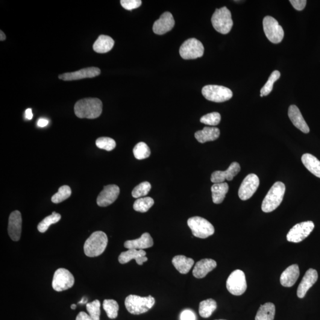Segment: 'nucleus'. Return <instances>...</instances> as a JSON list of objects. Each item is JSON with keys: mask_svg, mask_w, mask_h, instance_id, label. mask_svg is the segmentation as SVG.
<instances>
[{"mask_svg": "<svg viewBox=\"0 0 320 320\" xmlns=\"http://www.w3.org/2000/svg\"><path fill=\"white\" fill-rule=\"evenodd\" d=\"M102 102L98 98L81 99L75 105V114L81 119L98 118L102 113Z\"/></svg>", "mask_w": 320, "mask_h": 320, "instance_id": "obj_1", "label": "nucleus"}, {"mask_svg": "<svg viewBox=\"0 0 320 320\" xmlns=\"http://www.w3.org/2000/svg\"><path fill=\"white\" fill-rule=\"evenodd\" d=\"M107 235L103 231H96L85 242L84 253L90 257L99 256L107 249Z\"/></svg>", "mask_w": 320, "mask_h": 320, "instance_id": "obj_2", "label": "nucleus"}, {"mask_svg": "<svg viewBox=\"0 0 320 320\" xmlns=\"http://www.w3.org/2000/svg\"><path fill=\"white\" fill-rule=\"evenodd\" d=\"M285 186L281 181H277L273 185L268 194L263 199L262 210L264 213H271L280 206L283 201Z\"/></svg>", "mask_w": 320, "mask_h": 320, "instance_id": "obj_3", "label": "nucleus"}, {"mask_svg": "<svg viewBox=\"0 0 320 320\" xmlns=\"http://www.w3.org/2000/svg\"><path fill=\"white\" fill-rule=\"evenodd\" d=\"M155 299L151 295L142 297L136 295H130L125 299L126 309L132 314L139 315L147 312L155 304Z\"/></svg>", "mask_w": 320, "mask_h": 320, "instance_id": "obj_4", "label": "nucleus"}, {"mask_svg": "<svg viewBox=\"0 0 320 320\" xmlns=\"http://www.w3.org/2000/svg\"><path fill=\"white\" fill-rule=\"evenodd\" d=\"M211 22L214 29L223 35L228 34L233 26L231 13L226 7L217 8L213 15Z\"/></svg>", "mask_w": 320, "mask_h": 320, "instance_id": "obj_5", "label": "nucleus"}, {"mask_svg": "<svg viewBox=\"0 0 320 320\" xmlns=\"http://www.w3.org/2000/svg\"><path fill=\"white\" fill-rule=\"evenodd\" d=\"M187 225L196 237L207 239L215 233V228L211 222L200 216L192 217L188 219Z\"/></svg>", "mask_w": 320, "mask_h": 320, "instance_id": "obj_6", "label": "nucleus"}, {"mask_svg": "<svg viewBox=\"0 0 320 320\" xmlns=\"http://www.w3.org/2000/svg\"><path fill=\"white\" fill-rule=\"evenodd\" d=\"M202 93L208 101L216 103L229 101L233 96V92L230 89L217 85H208L204 87Z\"/></svg>", "mask_w": 320, "mask_h": 320, "instance_id": "obj_7", "label": "nucleus"}, {"mask_svg": "<svg viewBox=\"0 0 320 320\" xmlns=\"http://www.w3.org/2000/svg\"><path fill=\"white\" fill-rule=\"evenodd\" d=\"M264 32L267 38L273 43H280L283 40L284 31L274 17L266 16L263 22Z\"/></svg>", "mask_w": 320, "mask_h": 320, "instance_id": "obj_8", "label": "nucleus"}, {"mask_svg": "<svg viewBox=\"0 0 320 320\" xmlns=\"http://www.w3.org/2000/svg\"><path fill=\"white\" fill-rule=\"evenodd\" d=\"M179 52L184 60H195L204 55V47L200 41L191 38L182 44Z\"/></svg>", "mask_w": 320, "mask_h": 320, "instance_id": "obj_9", "label": "nucleus"}, {"mask_svg": "<svg viewBox=\"0 0 320 320\" xmlns=\"http://www.w3.org/2000/svg\"><path fill=\"white\" fill-rule=\"evenodd\" d=\"M226 286L231 294L236 296L243 295L248 287L245 273L239 269L232 272L227 279Z\"/></svg>", "mask_w": 320, "mask_h": 320, "instance_id": "obj_10", "label": "nucleus"}, {"mask_svg": "<svg viewBox=\"0 0 320 320\" xmlns=\"http://www.w3.org/2000/svg\"><path fill=\"white\" fill-rule=\"evenodd\" d=\"M74 278L68 270L60 268L55 272L52 287L56 291L62 292L71 288L74 284Z\"/></svg>", "mask_w": 320, "mask_h": 320, "instance_id": "obj_11", "label": "nucleus"}, {"mask_svg": "<svg viewBox=\"0 0 320 320\" xmlns=\"http://www.w3.org/2000/svg\"><path fill=\"white\" fill-rule=\"evenodd\" d=\"M314 228L312 221H305L296 224L287 234V240L292 243H300L309 236Z\"/></svg>", "mask_w": 320, "mask_h": 320, "instance_id": "obj_12", "label": "nucleus"}, {"mask_svg": "<svg viewBox=\"0 0 320 320\" xmlns=\"http://www.w3.org/2000/svg\"><path fill=\"white\" fill-rule=\"evenodd\" d=\"M259 178L255 174H249L244 179L239 190V196L242 201L248 200L256 192L259 186Z\"/></svg>", "mask_w": 320, "mask_h": 320, "instance_id": "obj_13", "label": "nucleus"}, {"mask_svg": "<svg viewBox=\"0 0 320 320\" xmlns=\"http://www.w3.org/2000/svg\"><path fill=\"white\" fill-rule=\"evenodd\" d=\"M120 189L116 184L107 185L104 187L97 198V204L99 207H106L112 204L119 195Z\"/></svg>", "mask_w": 320, "mask_h": 320, "instance_id": "obj_14", "label": "nucleus"}, {"mask_svg": "<svg viewBox=\"0 0 320 320\" xmlns=\"http://www.w3.org/2000/svg\"><path fill=\"white\" fill-rule=\"evenodd\" d=\"M22 218L19 211L11 213L8 219V232L11 239L18 242L21 237Z\"/></svg>", "mask_w": 320, "mask_h": 320, "instance_id": "obj_15", "label": "nucleus"}, {"mask_svg": "<svg viewBox=\"0 0 320 320\" xmlns=\"http://www.w3.org/2000/svg\"><path fill=\"white\" fill-rule=\"evenodd\" d=\"M101 70L96 67H89L79 70V71L67 72L59 75V78L64 81L78 80L81 79L93 78L101 74Z\"/></svg>", "mask_w": 320, "mask_h": 320, "instance_id": "obj_16", "label": "nucleus"}, {"mask_svg": "<svg viewBox=\"0 0 320 320\" xmlns=\"http://www.w3.org/2000/svg\"><path fill=\"white\" fill-rule=\"evenodd\" d=\"M240 170V164L237 162H234L230 164L226 171L214 172L211 175V180L213 183H223L225 180H233L235 176L238 175Z\"/></svg>", "mask_w": 320, "mask_h": 320, "instance_id": "obj_17", "label": "nucleus"}, {"mask_svg": "<svg viewBox=\"0 0 320 320\" xmlns=\"http://www.w3.org/2000/svg\"><path fill=\"white\" fill-rule=\"evenodd\" d=\"M175 22L172 13L170 12L164 13L154 23V33L157 35H162L167 33L174 28Z\"/></svg>", "mask_w": 320, "mask_h": 320, "instance_id": "obj_18", "label": "nucleus"}, {"mask_svg": "<svg viewBox=\"0 0 320 320\" xmlns=\"http://www.w3.org/2000/svg\"><path fill=\"white\" fill-rule=\"evenodd\" d=\"M318 273L316 270L308 269L299 284L297 289V296L299 298H303L307 292L318 280Z\"/></svg>", "mask_w": 320, "mask_h": 320, "instance_id": "obj_19", "label": "nucleus"}, {"mask_svg": "<svg viewBox=\"0 0 320 320\" xmlns=\"http://www.w3.org/2000/svg\"><path fill=\"white\" fill-rule=\"evenodd\" d=\"M146 254V252L143 249H128V251L122 252L120 254L118 260L120 263L126 264L135 259L138 265H142L143 263L148 261Z\"/></svg>", "mask_w": 320, "mask_h": 320, "instance_id": "obj_20", "label": "nucleus"}, {"mask_svg": "<svg viewBox=\"0 0 320 320\" xmlns=\"http://www.w3.org/2000/svg\"><path fill=\"white\" fill-rule=\"evenodd\" d=\"M288 116L293 125L305 134L310 133V128L305 121L300 110L295 105L290 106L288 109Z\"/></svg>", "mask_w": 320, "mask_h": 320, "instance_id": "obj_21", "label": "nucleus"}, {"mask_svg": "<svg viewBox=\"0 0 320 320\" xmlns=\"http://www.w3.org/2000/svg\"><path fill=\"white\" fill-rule=\"evenodd\" d=\"M217 263L215 260L210 259H205L196 263L193 269V275L196 278H204L208 273L213 271L216 268Z\"/></svg>", "mask_w": 320, "mask_h": 320, "instance_id": "obj_22", "label": "nucleus"}, {"mask_svg": "<svg viewBox=\"0 0 320 320\" xmlns=\"http://www.w3.org/2000/svg\"><path fill=\"white\" fill-rule=\"evenodd\" d=\"M153 245V239L151 235L148 233H143L139 239L126 241L124 244L126 249H136L150 248Z\"/></svg>", "mask_w": 320, "mask_h": 320, "instance_id": "obj_23", "label": "nucleus"}, {"mask_svg": "<svg viewBox=\"0 0 320 320\" xmlns=\"http://www.w3.org/2000/svg\"><path fill=\"white\" fill-rule=\"evenodd\" d=\"M299 269L297 265H292L284 270L282 274L280 282L284 287H291L296 283L299 277Z\"/></svg>", "mask_w": 320, "mask_h": 320, "instance_id": "obj_24", "label": "nucleus"}, {"mask_svg": "<svg viewBox=\"0 0 320 320\" xmlns=\"http://www.w3.org/2000/svg\"><path fill=\"white\" fill-rule=\"evenodd\" d=\"M220 131L216 127H205L203 130L196 132L195 134L196 139L199 142L204 143L213 142L218 139Z\"/></svg>", "mask_w": 320, "mask_h": 320, "instance_id": "obj_25", "label": "nucleus"}, {"mask_svg": "<svg viewBox=\"0 0 320 320\" xmlns=\"http://www.w3.org/2000/svg\"><path fill=\"white\" fill-rule=\"evenodd\" d=\"M173 265L181 274H187L194 265V260L183 255H176L172 260Z\"/></svg>", "mask_w": 320, "mask_h": 320, "instance_id": "obj_26", "label": "nucleus"}, {"mask_svg": "<svg viewBox=\"0 0 320 320\" xmlns=\"http://www.w3.org/2000/svg\"><path fill=\"white\" fill-rule=\"evenodd\" d=\"M114 42L112 38L107 35H101L93 45V49L99 54H105L113 48Z\"/></svg>", "mask_w": 320, "mask_h": 320, "instance_id": "obj_27", "label": "nucleus"}, {"mask_svg": "<svg viewBox=\"0 0 320 320\" xmlns=\"http://www.w3.org/2000/svg\"><path fill=\"white\" fill-rule=\"evenodd\" d=\"M301 160L308 171L320 178V161L310 154H304L302 156Z\"/></svg>", "mask_w": 320, "mask_h": 320, "instance_id": "obj_28", "label": "nucleus"}, {"mask_svg": "<svg viewBox=\"0 0 320 320\" xmlns=\"http://www.w3.org/2000/svg\"><path fill=\"white\" fill-rule=\"evenodd\" d=\"M228 184L225 182L214 183L211 187L213 201L214 204H221L224 201L226 195L228 192Z\"/></svg>", "mask_w": 320, "mask_h": 320, "instance_id": "obj_29", "label": "nucleus"}, {"mask_svg": "<svg viewBox=\"0 0 320 320\" xmlns=\"http://www.w3.org/2000/svg\"><path fill=\"white\" fill-rule=\"evenodd\" d=\"M275 316V305L272 302H267L261 305L255 316V320H274Z\"/></svg>", "mask_w": 320, "mask_h": 320, "instance_id": "obj_30", "label": "nucleus"}, {"mask_svg": "<svg viewBox=\"0 0 320 320\" xmlns=\"http://www.w3.org/2000/svg\"><path fill=\"white\" fill-rule=\"evenodd\" d=\"M217 308L216 302L213 299L202 301L199 304V313L203 318H209Z\"/></svg>", "mask_w": 320, "mask_h": 320, "instance_id": "obj_31", "label": "nucleus"}, {"mask_svg": "<svg viewBox=\"0 0 320 320\" xmlns=\"http://www.w3.org/2000/svg\"><path fill=\"white\" fill-rule=\"evenodd\" d=\"M61 216L60 213L53 212L52 215L46 216L37 225V230L40 233H43L48 230L49 227L52 224H56L60 221Z\"/></svg>", "mask_w": 320, "mask_h": 320, "instance_id": "obj_32", "label": "nucleus"}, {"mask_svg": "<svg viewBox=\"0 0 320 320\" xmlns=\"http://www.w3.org/2000/svg\"><path fill=\"white\" fill-rule=\"evenodd\" d=\"M154 201L150 197L140 198L137 199L134 204V209L137 212L144 213L153 206Z\"/></svg>", "mask_w": 320, "mask_h": 320, "instance_id": "obj_33", "label": "nucleus"}, {"mask_svg": "<svg viewBox=\"0 0 320 320\" xmlns=\"http://www.w3.org/2000/svg\"><path fill=\"white\" fill-rule=\"evenodd\" d=\"M104 309L107 314L108 318L111 319H116L118 315L119 305L113 299H105L103 303Z\"/></svg>", "mask_w": 320, "mask_h": 320, "instance_id": "obj_34", "label": "nucleus"}, {"mask_svg": "<svg viewBox=\"0 0 320 320\" xmlns=\"http://www.w3.org/2000/svg\"><path fill=\"white\" fill-rule=\"evenodd\" d=\"M281 77V73L278 70H275L273 72L270 76L268 81L266 82L265 86H264L262 89L260 90V96H266L271 93L273 88H274V84L279 78Z\"/></svg>", "mask_w": 320, "mask_h": 320, "instance_id": "obj_35", "label": "nucleus"}, {"mask_svg": "<svg viewBox=\"0 0 320 320\" xmlns=\"http://www.w3.org/2000/svg\"><path fill=\"white\" fill-rule=\"evenodd\" d=\"M133 153L137 160H143L150 156L151 151L145 142H141L135 146Z\"/></svg>", "mask_w": 320, "mask_h": 320, "instance_id": "obj_36", "label": "nucleus"}, {"mask_svg": "<svg viewBox=\"0 0 320 320\" xmlns=\"http://www.w3.org/2000/svg\"><path fill=\"white\" fill-rule=\"evenodd\" d=\"M71 195V189L69 186H63L59 188L58 192L52 196L51 201L53 203L59 204L66 200Z\"/></svg>", "mask_w": 320, "mask_h": 320, "instance_id": "obj_37", "label": "nucleus"}, {"mask_svg": "<svg viewBox=\"0 0 320 320\" xmlns=\"http://www.w3.org/2000/svg\"><path fill=\"white\" fill-rule=\"evenodd\" d=\"M151 189V185L149 182H142V183H141L134 188L133 192H132V195H133L134 198L139 199L143 197V196H145L148 194Z\"/></svg>", "mask_w": 320, "mask_h": 320, "instance_id": "obj_38", "label": "nucleus"}, {"mask_svg": "<svg viewBox=\"0 0 320 320\" xmlns=\"http://www.w3.org/2000/svg\"><path fill=\"white\" fill-rule=\"evenodd\" d=\"M96 144L99 148L107 151H112L116 146L115 141L108 137L99 138L96 140Z\"/></svg>", "mask_w": 320, "mask_h": 320, "instance_id": "obj_39", "label": "nucleus"}, {"mask_svg": "<svg viewBox=\"0 0 320 320\" xmlns=\"http://www.w3.org/2000/svg\"><path fill=\"white\" fill-rule=\"evenodd\" d=\"M101 302L98 299L95 300L86 305L87 311L89 313V315L92 317L94 320H100L101 316Z\"/></svg>", "mask_w": 320, "mask_h": 320, "instance_id": "obj_40", "label": "nucleus"}, {"mask_svg": "<svg viewBox=\"0 0 320 320\" xmlns=\"http://www.w3.org/2000/svg\"><path fill=\"white\" fill-rule=\"evenodd\" d=\"M221 119V114L218 112H213L205 114V115L202 116L200 121L205 125L216 126L219 124Z\"/></svg>", "mask_w": 320, "mask_h": 320, "instance_id": "obj_41", "label": "nucleus"}, {"mask_svg": "<svg viewBox=\"0 0 320 320\" xmlns=\"http://www.w3.org/2000/svg\"><path fill=\"white\" fill-rule=\"evenodd\" d=\"M120 4L126 10H133L140 7L142 1L141 0H121Z\"/></svg>", "mask_w": 320, "mask_h": 320, "instance_id": "obj_42", "label": "nucleus"}, {"mask_svg": "<svg viewBox=\"0 0 320 320\" xmlns=\"http://www.w3.org/2000/svg\"><path fill=\"white\" fill-rule=\"evenodd\" d=\"M289 2L296 10H303L306 6V0H290Z\"/></svg>", "mask_w": 320, "mask_h": 320, "instance_id": "obj_43", "label": "nucleus"}, {"mask_svg": "<svg viewBox=\"0 0 320 320\" xmlns=\"http://www.w3.org/2000/svg\"><path fill=\"white\" fill-rule=\"evenodd\" d=\"M180 320H196L195 314L190 310H185L180 314Z\"/></svg>", "mask_w": 320, "mask_h": 320, "instance_id": "obj_44", "label": "nucleus"}, {"mask_svg": "<svg viewBox=\"0 0 320 320\" xmlns=\"http://www.w3.org/2000/svg\"><path fill=\"white\" fill-rule=\"evenodd\" d=\"M75 320H94L89 314L85 312H80L78 314Z\"/></svg>", "mask_w": 320, "mask_h": 320, "instance_id": "obj_45", "label": "nucleus"}, {"mask_svg": "<svg viewBox=\"0 0 320 320\" xmlns=\"http://www.w3.org/2000/svg\"><path fill=\"white\" fill-rule=\"evenodd\" d=\"M49 121L46 119H40L38 120L37 126L39 127H45L48 125Z\"/></svg>", "mask_w": 320, "mask_h": 320, "instance_id": "obj_46", "label": "nucleus"}, {"mask_svg": "<svg viewBox=\"0 0 320 320\" xmlns=\"http://www.w3.org/2000/svg\"><path fill=\"white\" fill-rule=\"evenodd\" d=\"M26 118L28 120H31L33 118V113H32V108H29L26 110Z\"/></svg>", "mask_w": 320, "mask_h": 320, "instance_id": "obj_47", "label": "nucleus"}, {"mask_svg": "<svg viewBox=\"0 0 320 320\" xmlns=\"http://www.w3.org/2000/svg\"><path fill=\"white\" fill-rule=\"evenodd\" d=\"M0 34H1V36H0V40H1V41L4 40L5 39H6V36H5V35L4 34L3 32L1 31V32H0Z\"/></svg>", "mask_w": 320, "mask_h": 320, "instance_id": "obj_48", "label": "nucleus"}, {"mask_svg": "<svg viewBox=\"0 0 320 320\" xmlns=\"http://www.w3.org/2000/svg\"><path fill=\"white\" fill-rule=\"evenodd\" d=\"M87 302V300H85V298H83L81 299V301L79 302V304H86V302Z\"/></svg>", "mask_w": 320, "mask_h": 320, "instance_id": "obj_49", "label": "nucleus"}, {"mask_svg": "<svg viewBox=\"0 0 320 320\" xmlns=\"http://www.w3.org/2000/svg\"><path fill=\"white\" fill-rule=\"evenodd\" d=\"M76 307H77V306H76V305H75V304H72V305H71V309H72V310H75V308H76Z\"/></svg>", "mask_w": 320, "mask_h": 320, "instance_id": "obj_50", "label": "nucleus"}, {"mask_svg": "<svg viewBox=\"0 0 320 320\" xmlns=\"http://www.w3.org/2000/svg\"></svg>", "mask_w": 320, "mask_h": 320, "instance_id": "obj_51", "label": "nucleus"}]
</instances>
